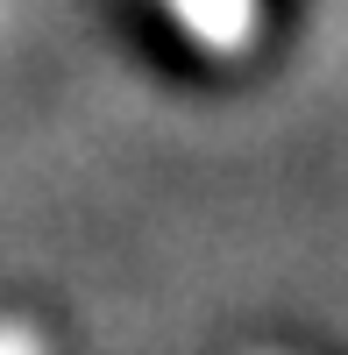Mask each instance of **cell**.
Here are the masks:
<instances>
[{"mask_svg": "<svg viewBox=\"0 0 348 355\" xmlns=\"http://www.w3.org/2000/svg\"><path fill=\"white\" fill-rule=\"evenodd\" d=\"M8 21H15V0H0V28H8Z\"/></svg>", "mask_w": 348, "mask_h": 355, "instance_id": "cell-3", "label": "cell"}, {"mask_svg": "<svg viewBox=\"0 0 348 355\" xmlns=\"http://www.w3.org/2000/svg\"><path fill=\"white\" fill-rule=\"evenodd\" d=\"M0 355H57V341L21 313H0Z\"/></svg>", "mask_w": 348, "mask_h": 355, "instance_id": "cell-2", "label": "cell"}, {"mask_svg": "<svg viewBox=\"0 0 348 355\" xmlns=\"http://www.w3.org/2000/svg\"><path fill=\"white\" fill-rule=\"evenodd\" d=\"M164 15L199 57H220V64L249 57L263 36V0H164Z\"/></svg>", "mask_w": 348, "mask_h": 355, "instance_id": "cell-1", "label": "cell"}, {"mask_svg": "<svg viewBox=\"0 0 348 355\" xmlns=\"http://www.w3.org/2000/svg\"><path fill=\"white\" fill-rule=\"evenodd\" d=\"M256 355H270V348H256Z\"/></svg>", "mask_w": 348, "mask_h": 355, "instance_id": "cell-4", "label": "cell"}]
</instances>
